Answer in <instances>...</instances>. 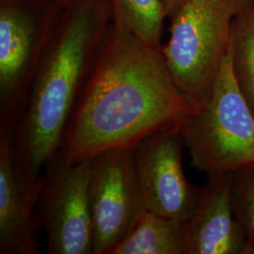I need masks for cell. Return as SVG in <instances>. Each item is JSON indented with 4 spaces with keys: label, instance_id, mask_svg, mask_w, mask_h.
I'll return each mask as SVG.
<instances>
[{
    "label": "cell",
    "instance_id": "obj_1",
    "mask_svg": "<svg viewBox=\"0 0 254 254\" xmlns=\"http://www.w3.org/2000/svg\"><path fill=\"white\" fill-rule=\"evenodd\" d=\"M196 110L175 85L161 49L112 24L82 84L58 154L67 163L179 129Z\"/></svg>",
    "mask_w": 254,
    "mask_h": 254
},
{
    "label": "cell",
    "instance_id": "obj_2",
    "mask_svg": "<svg viewBox=\"0 0 254 254\" xmlns=\"http://www.w3.org/2000/svg\"><path fill=\"white\" fill-rule=\"evenodd\" d=\"M50 33L18 120L9 132L15 172L22 187L41 190L47 162L59 152L64 128L104 40L108 0H74Z\"/></svg>",
    "mask_w": 254,
    "mask_h": 254
},
{
    "label": "cell",
    "instance_id": "obj_3",
    "mask_svg": "<svg viewBox=\"0 0 254 254\" xmlns=\"http://www.w3.org/2000/svg\"><path fill=\"white\" fill-rule=\"evenodd\" d=\"M178 130L191 165L208 180L254 167V112L236 80L231 50L207 103Z\"/></svg>",
    "mask_w": 254,
    "mask_h": 254
},
{
    "label": "cell",
    "instance_id": "obj_4",
    "mask_svg": "<svg viewBox=\"0 0 254 254\" xmlns=\"http://www.w3.org/2000/svg\"><path fill=\"white\" fill-rule=\"evenodd\" d=\"M248 2L186 0L171 17L161 52L175 85L196 109L211 96L230 51L233 21Z\"/></svg>",
    "mask_w": 254,
    "mask_h": 254
},
{
    "label": "cell",
    "instance_id": "obj_5",
    "mask_svg": "<svg viewBox=\"0 0 254 254\" xmlns=\"http://www.w3.org/2000/svg\"><path fill=\"white\" fill-rule=\"evenodd\" d=\"M91 159L67 163L60 154L47 162L35 207L49 254H92L89 204Z\"/></svg>",
    "mask_w": 254,
    "mask_h": 254
},
{
    "label": "cell",
    "instance_id": "obj_6",
    "mask_svg": "<svg viewBox=\"0 0 254 254\" xmlns=\"http://www.w3.org/2000/svg\"><path fill=\"white\" fill-rule=\"evenodd\" d=\"M89 204L92 254H110L145 210L132 149H112L91 158Z\"/></svg>",
    "mask_w": 254,
    "mask_h": 254
},
{
    "label": "cell",
    "instance_id": "obj_7",
    "mask_svg": "<svg viewBox=\"0 0 254 254\" xmlns=\"http://www.w3.org/2000/svg\"><path fill=\"white\" fill-rule=\"evenodd\" d=\"M26 3L1 0L0 7V130L9 132L24 109L50 36L36 25Z\"/></svg>",
    "mask_w": 254,
    "mask_h": 254
},
{
    "label": "cell",
    "instance_id": "obj_8",
    "mask_svg": "<svg viewBox=\"0 0 254 254\" xmlns=\"http://www.w3.org/2000/svg\"><path fill=\"white\" fill-rule=\"evenodd\" d=\"M184 140L178 129L147 136L132 148L145 210L187 222L200 199L183 169Z\"/></svg>",
    "mask_w": 254,
    "mask_h": 254
},
{
    "label": "cell",
    "instance_id": "obj_9",
    "mask_svg": "<svg viewBox=\"0 0 254 254\" xmlns=\"http://www.w3.org/2000/svg\"><path fill=\"white\" fill-rule=\"evenodd\" d=\"M233 178L228 174L210 179L186 222V254H251L245 232L233 202Z\"/></svg>",
    "mask_w": 254,
    "mask_h": 254
},
{
    "label": "cell",
    "instance_id": "obj_10",
    "mask_svg": "<svg viewBox=\"0 0 254 254\" xmlns=\"http://www.w3.org/2000/svg\"><path fill=\"white\" fill-rule=\"evenodd\" d=\"M40 191L19 182L9 131H0V254H38L35 207Z\"/></svg>",
    "mask_w": 254,
    "mask_h": 254
},
{
    "label": "cell",
    "instance_id": "obj_11",
    "mask_svg": "<svg viewBox=\"0 0 254 254\" xmlns=\"http://www.w3.org/2000/svg\"><path fill=\"white\" fill-rule=\"evenodd\" d=\"M186 222L144 210L110 254H186Z\"/></svg>",
    "mask_w": 254,
    "mask_h": 254
},
{
    "label": "cell",
    "instance_id": "obj_12",
    "mask_svg": "<svg viewBox=\"0 0 254 254\" xmlns=\"http://www.w3.org/2000/svg\"><path fill=\"white\" fill-rule=\"evenodd\" d=\"M113 23L127 28L146 45L161 49L167 18L162 0H108Z\"/></svg>",
    "mask_w": 254,
    "mask_h": 254
},
{
    "label": "cell",
    "instance_id": "obj_13",
    "mask_svg": "<svg viewBox=\"0 0 254 254\" xmlns=\"http://www.w3.org/2000/svg\"><path fill=\"white\" fill-rule=\"evenodd\" d=\"M230 50L236 80L254 112V0L233 21Z\"/></svg>",
    "mask_w": 254,
    "mask_h": 254
},
{
    "label": "cell",
    "instance_id": "obj_14",
    "mask_svg": "<svg viewBox=\"0 0 254 254\" xmlns=\"http://www.w3.org/2000/svg\"><path fill=\"white\" fill-rule=\"evenodd\" d=\"M233 202L236 218L245 232L251 254H254V167L234 174Z\"/></svg>",
    "mask_w": 254,
    "mask_h": 254
},
{
    "label": "cell",
    "instance_id": "obj_15",
    "mask_svg": "<svg viewBox=\"0 0 254 254\" xmlns=\"http://www.w3.org/2000/svg\"><path fill=\"white\" fill-rule=\"evenodd\" d=\"M185 1L186 0H162L166 16L171 18Z\"/></svg>",
    "mask_w": 254,
    "mask_h": 254
},
{
    "label": "cell",
    "instance_id": "obj_16",
    "mask_svg": "<svg viewBox=\"0 0 254 254\" xmlns=\"http://www.w3.org/2000/svg\"><path fill=\"white\" fill-rule=\"evenodd\" d=\"M73 1H74V0H55V2H57V4L63 6L64 8L67 7V6H69Z\"/></svg>",
    "mask_w": 254,
    "mask_h": 254
},
{
    "label": "cell",
    "instance_id": "obj_17",
    "mask_svg": "<svg viewBox=\"0 0 254 254\" xmlns=\"http://www.w3.org/2000/svg\"><path fill=\"white\" fill-rule=\"evenodd\" d=\"M19 1H27V0H19Z\"/></svg>",
    "mask_w": 254,
    "mask_h": 254
}]
</instances>
